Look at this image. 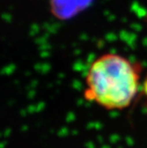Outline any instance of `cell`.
<instances>
[{"label": "cell", "mask_w": 147, "mask_h": 148, "mask_svg": "<svg viewBox=\"0 0 147 148\" xmlns=\"http://www.w3.org/2000/svg\"><path fill=\"white\" fill-rule=\"evenodd\" d=\"M86 84L90 99L107 109H123L138 92L139 70L125 57L106 53L90 64Z\"/></svg>", "instance_id": "obj_1"}]
</instances>
